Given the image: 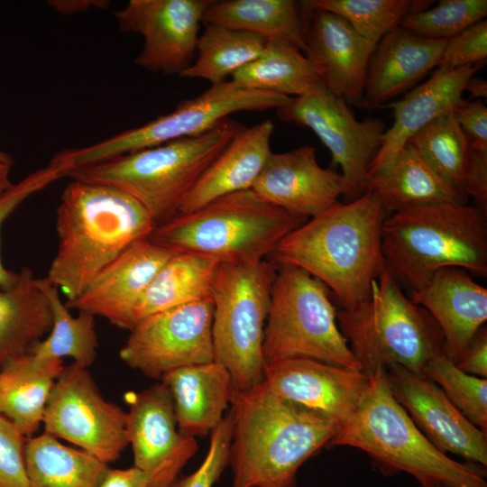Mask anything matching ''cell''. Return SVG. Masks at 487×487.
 <instances>
[{"instance_id":"6da1fadb","label":"cell","mask_w":487,"mask_h":487,"mask_svg":"<svg viewBox=\"0 0 487 487\" xmlns=\"http://www.w3.org/2000/svg\"><path fill=\"white\" fill-rule=\"evenodd\" d=\"M387 216L375 195L366 191L308 219L271 256L323 282L339 308H354L370 299L372 281L386 270L381 229Z\"/></svg>"},{"instance_id":"7a4b0ae2","label":"cell","mask_w":487,"mask_h":487,"mask_svg":"<svg viewBox=\"0 0 487 487\" xmlns=\"http://www.w3.org/2000/svg\"><path fill=\"white\" fill-rule=\"evenodd\" d=\"M230 410L232 487H296L301 465L340 427L278 396L264 381L234 391Z\"/></svg>"},{"instance_id":"3957f363","label":"cell","mask_w":487,"mask_h":487,"mask_svg":"<svg viewBox=\"0 0 487 487\" xmlns=\"http://www.w3.org/2000/svg\"><path fill=\"white\" fill-rule=\"evenodd\" d=\"M155 226L129 194L73 179L57 208L58 250L45 278L72 300L129 245L149 238Z\"/></svg>"},{"instance_id":"277c9868","label":"cell","mask_w":487,"mask_h":487,"mask_svg":"<svg viewBox=\"0 0 487 487\" xmlns=\"http://www.w3.org/2000/svg\"><path fill=\"white\" fill-rule=\"evenodd\" d=\"M385 268L410 294L440 269L487 276V214L467 204L438 203L389 215L382 225Z\"/></svg>"},{"instance_id":"5b68a950","label":"cell","mask_w":487,"mask_h":487,"mask_svg":"<svg viewBox=\"0 0 487 487\" xmlns=\"http://www.w3.org/2000/svg\"><path fill=\"white\" fill-rule=\"evenodd\" d=\"M368 388L353 416L327 446L366 452L382 469L405 472L424 487H487L480 465L460 463L437 449L395 400L385 367L368 375Z\"/></svg>"},{"instance_id":"8992f818","label":"cell","mask_w":487,"mask_h":487,"mask_svg":"<svg viewBox=\"0 0 487 487\" xmlns=\"http://www.w3.org/2000/svg\"><path fill=\"white\" fill-rule=\"evenodd\" d=\"M243 126L226 118L198 135L73 168L65 176L129 194L158 225L178 215L199 178Z\"/></svg>"},{"instance_id":"52a82bcc","label":"cell","mask_w":487,"mask_h":487,"mask_svg":"<svg viewBox=\"0 0 487 487\" xmlns=\"http://www.w3.org/2000/svg\"><path fill=\"white\" fill-rule=\"evenodd\" d=\"M308 219L261 199L252 189L218 198L155 226L149 239L174 251L204 253L221 262L271 256Z\"/></svg>"},{"instance_id":"ba28073f","label":"cell","mask_w":487,"mask_h":487,"mask_svg":"<svg viewBox=\"0 0 487 487\" xmlns=\"http://www.w3.org/2000/svg\"><path fill=\"white\" fill-rule=\"evenodd\" d=\"M338 327L366 375L379 367L400 365L421 376L427 363L444 352L433 317L414 303L385 270L372 283L368 300L336 311Z\"/></svg>"},{"instance_id":"9c48e42d","label":"cell","mask_w":487,"mask_h":487,"mask_svg":"<svg viewBox=\"0 0 487 487\" xmlns=\"http://www.w3.org/2000/svg\"><path fill=\"white\" fill-rule=\"evenodd\" d=\"M330 293L306 271L278 264L263 334L265 366L308 358L362 372L338 327Z\"/></svg>"},{"instance_id":"30bf717a","label":"cell","mask_w":487,"mask_h":487,"mask_svg":"<svg viewBox=\"0 0 487 487\" xmlns=\"http://www.w3.org/2000/svg\"><path fill=\"white\" fill-rule=\"evenodd\" d=\"M275 262H220L212 288L214 360L229 372L235 391L262 383L264 327Z\"/></svg>"},{"instance_id":"8fae6325","label":"cell","mask_w":487,"mask_h":487,"mask_svg":"<svg viewBox=\"0 0 487 487\" xmlns=\"http://www.w3.org/2000/svg\"><path fill=\"white\" fill-rule=\"evenodd\" d=\"M291 97L242 87L232 80L213 84L198 96L145 124L119 133L89 146L65 149L51 162L70 169L97 163L170 141L203 133L232 114L280 108ZM66 171V172H67Z\"/></svg>"},{"instance_id":"7c38bea8","label":"cell","mask_w":487,"mask_h":487,"mask_svg":"<svg viewBox=\"0 0 487 487\" xmlns=\"http://www.w3.org/2000/svg\"><path fill=\"white\" fill-rule=\"evenodd\" d=\"M277 115L282 121L309 128L328 149L333 164L342 170L345 203L366 192L370 167L386 131L382 120H357L348 104L320 81L305 94L291 97L277 109Z\"/></svg>"},{"instance_id":"4fadbf2b","label":"cell","mask_w":487,"mask_h":487,"mask_svg":"<svg viewBox=\"0 0 487 487\" xmlns=\"http://www.w3.org/2000/svg\"><path fill=\"white\" fill-rule=\"evenodd\" d=\"M44 432L64 439L108 464L129 446L126 412L106 400L87 368L76 363L64 366L48 398Z\"/></svg>"},{"instance_id":"5bb4252c","label":"cell","mask_w":487,"mask_h":487,"mask_svg":"<svg viewBox=\"0 0 487 487\" xmlns=\"http://www.w3.org/2000/svg\"><path fill=\"white\" fill-rule=\"evenodd\" d=\"M212 317V299L152 314L130 330L119 356L130 368L160 381L173 370L214 361Z\"/></svg>"},{"instance_id":"9a60e30c","label":"cell","mask_w":487,"mask_h":487,"mask_svg":"<svg viewBox=\"0 0 487 487\" xmlns=\"http://www.w3.org/2000/svg\"><path fill=\"white\" fill-rule=\"evenodd\" d=\"M213 0H130L114 13L120 31L142 36L134 63L147 70L179 75L192 64L203 18Z\"/></svg>"},{"instance_id":"2e32d148","label":"cell","mask_w":487,"mask_h":487,"mask_svg":"<svg viewBox=\"0 0 487 487\" xmlns=\"http://www.w3.org/2000/svg\"><path fill=\"white\" fill-rule=\"evenodd\" d=\"M391 391L423 435L441 452L487 465V433L473 425L433 381L400 365L385 367Z\"/></svg>"},{"instance_id":"e0dca14e","label":"cell","mask_w":487,"mask_h":487,"mask_svg":"<svg viewBox=\"0 0 487 487\" xmlns=\"http://www.w3.org/2000/svg\"><path fill=\"white\" fill-rule=\"evenodd\" d=\"M126 434L134 466L172 487L184 465L196 454V438L178 429L172 397L157 382L127 397Z\"/></svg>"},{"instance_id":"ac0fdd59","label":"cell","mask_w":487,"mask_h":487,"mask_svg":"<svg viewBox=\"0 0 487 487\" xmlns=\"http://www.w3.org/2000/svg\"><path fill=\"white\" fill-rule=\"evenodd\" d=\"M177 251L141 239L106 266L79 296L67 300L69 309L87 312L122 329L135 326V311L153 278Z\"/></svg>"},{"instance_id":"d6986e66","label":"cell","mask_w":487,"mask_h":487,"mask_svg":"<svg viewBox=\"0 0 487 487\" xmlns=\"http://www.w3.org/2000/svg\"><path fill=\"white\" fill-rule=\"evenodd\" d=\"M305 6L304 54L319 81L347 104L362 106L367 69L375 43L362 37L340 16Z\"/></svg>"},{"instance_id":"ffe728a7","label":"cell","mask_w":487,"mask_h":487,"mask_svg":"<svg viewBox=\"0 0 487 487\" xmlns=\"http://www.w3.org/2000/svg\"><path fill=\"white\" fill-rule=\"evenodd\" d=\"M263 381L282 399L341 426L355 412L369 377L361 371L295 358L266 365Z\"/></svg>"},{"instance_id":"44dd1931","label":"cell","mask_w":487,"mask_h":487,"mask_svg":"<svg viewBox=\"0 0 487 487\" xmlns=\"http://www.w3.org/2000/svg\"><path fill=\"white\" fill-rule=\"evenodd\" d=\"M316 148L303 145L270 154L251 188L261 199L309 219L338 202L345 182L341 174L321 167Z\"/></svg>"},{"instance_id":"7402d4cb","label":"cell","mask_w":487,"mask_h":487,"mask_svg":"<svg viewBox=\"0 0 487 487\" xmlns=\"http://www.w3.org/2000/svg\"><path fill=\"white\" fill-rule=\"evenodd\" d=\"M438 325L444 354L455 363L487 320V289L460 268L438 270L419 290L409 295Z\"/></svg>"},{"instance_id":"603a6c76","label":"cell","mask_w":487,"mask_h":487,"mask_svg":"<svg viewBox=\"0 0 487 487\" xmlns=\"http://www.w3.org/2000/svg\"><path fill=\"white\" fill-rule=\"evenodd\" d=\"M480 66L451 70L437 69L403 98L384 106L392 110L394 121L384 133L381 146L370 167V177L385 171L415 133L436 118L453 112L464 101L465 85Z\"/></svg>"},{"instance_id":"cb8c5ba5","label":"cell","mask_w":487,"mask_h":487,"mask_svg":"<svg viewBox=\"0 0 487 487\" xmlns=\"http://www.w3.org/2000/svg\"><path fill=\"white\" fill-rule=\"evenodd\" d=\"M446 40L416 35L397 26L375 45L362 107H382L436 67Z\"/></svg>"},{"instance_id":"d4e9b609","label":"cell","mask_w":487,"mask_h":487,"mask_svg":"<svg viewBox=\"0 0 487 487\" xmlns=\"http://www.w3.org/2000/svg\"><path fill=\"white\" fill-rule=\"evenodd\" d=\"M273 130L271 120L250 127L244 125L199 178L178 215L193 212L218 198L251 189L271 153Z\"/></svg>"},{"instance_id":"484cf974","label":"cell","mask_w":487,"mask_h":487,"mask_svg":"<svg viewBox=\"0 0 487 487\" xmlns=\"http://www.w3.org/2000/svg\"><path fill=\"white\" fill-rule=\"evenodd\" d=\"M161 381L172 397L179 432L194 438L221 423L235 391L229 372L215 360L173 370Z\"/></svg>"},{"instance_id":"4316f807","label":"cell","mask_w":487,"mask_h":487,"mask_svg":"<svg viewBox=\"0 0 487 487\" xmlns=\"http://www.w3.org/2000/svg\"><path fill=\"white\" fill-rule=\"evenodd\" d=\"M63 368L61 359L28 353L0 369V412L25 438L42 423L48 398Z\"/></svg>"},{"instance_id":"83f0119b","label":"cell","mask_w":487,"mask_h":487,"mask_svg":"<svg viewBox=\"0 0 487 487\" xmlns=\"http://www.w3.org/2000/svg\"><path fill=\"white\" fill-rule=\"evenodd\" d=\"M366 191L375 195L388 216L425 205L467 203L409 142L385 171L370 177Z\"/></svg>"},{"instance_id":"f1b7e54d","label":"cell","mask_w":487,"mask_h":487,"mask_svg":"<svg viewBox=\"0 0 487 487\" xmlns=\"http://www.w3.org/2000/svg\"><path fill=\"white\" fill-rule=\"evenodd\" d=\"M36 279L32 270L23 267L12 288L0 289V369L30 353L51 331L50 303Z\"/></svg>"},{"instance_id":"f546056e","label":"cell","mask_w":487,"mask_h":487,"mask_svg":"<svg viewBox=\"0 0 487 487\" xmlns=\"http://www.w3.org/2000/svg\"><path fill=\"white\" fill-rule=\"evenodd\" d=\"M220 261L204 253L179 251L160 269L135 311V325L144 317L177 306L211 299Z\"/></svg>"},{"instance_id":"4dcf8cb0","label":"cell","mask_w":487,"mask_h":487,"mask_svg":"<svg viewBox=\"0 0 487 487\" xmlns=\"http://www.w3.org/2000/svg\"><path fill=\"white\" fill-rule=\"evenodd\" d=\"M203 23L247 32L294 45L305 52V27L293 0H213Z\"/></svg>"},{"instance_id":"1f68e13d","label":"cell","mask_w":487,"mask_h":487,"mask_svg":"<svg viewBox=\"0 0 487 487\" xmlns=\"http://www.w3.org/2000/svg\"><path fill=\"white\" fill-rule=\"evenodd\" d=\"M24 464L28 487H97L108 468L46 432L26 438Z\"/></svg>"},{"instance_id":"d6a6232c","label":"cell","mask_w":487,"mask_h":487,"mask_svg":"<svg viewBox=\"0 0 487 487\" xmlns=\"http://www.w3.org/2000/svg\"><path fill=\"white\" fill-rule=\"evenodd\" d=\"M231 80L242 87L299 96L319 81L304 52L289 43L267 41L262 53Z\"/></svg>"},{"instance_id":"836d02e7","label":"cell","mask_w":487,"mask_h":487,"mask_svg":"<svg viewBox=\"0 0 487 487\" xmlns=\"http://www.w3.org/2000/svg\"><path fill=\"white\" fill-rule=\"evenodd\" d=\"M204 32L197 43L196 57L180 77L202 78L213 84L226 80L255 60L267 40L247 32L203 23Z\"/></svg>"},{"instance_id":"e575fe53","label":"cell","mask_w":487,"mask_h":487,"mask_svg":"<svg viewBox=\"0 0 487 487\" xmlns=\"http://www.w3.org/2000/svg\"><path fill=\"white\" fill-rule=\"evenodd\" d=\"M36 281L49 300L52 326L48 336L34 345L30 353L49 359L70 357L74 363L88 368L97 354L95 316L80 311L74 317L61 302L57 286L46 278Z\"/></svg>"},{"instance_id":"d590c367","label":"cell","mask_w":487,"mask_h":487,"mask_svg":"<svg viewBox=\"0 0 487 487\" xmlns=\"http://www.w3.org/2000/svg\"><path fill=\"white\" fill-rule=\"evenodd\" d=\"M409 142L430 167L463 198L471 157L470 142L454 112L445 114L415 133Z\"/></svg>"},{"instance_id":"8d00e7d4","label":"cell","mask_w":487,"mask_h":487,"mask_svg":"<svg viewBox=\"0 0 487 487\" xmlns=\"http://www.w3.org/2000/svg\"><path fill=\"white\" fill-rule=\"evenodd\" d=\"M312 7L331 12L345 21L362 37L377 43L399 26L409 14L427 8L431 1L418 0H313Z\"/></svg>"},{"instance_id":"74e56055","label":"cell","mask_w":487,"mask_h":487,"mask_svg":"<svg viewBox=\"0 0 487 487\" xmlns=\"http://www.w3.org/2000/svg\"><path fill=\"white\" fill-rule=\"evenodd\" d=\"M422 377L436 383L476 427L487 431V379L463 372L444 352L425 366Z\"/></svg>"},{"instance_id":"f35d334b","label":"cell","mask_w":487,"mask_h":487,"mask_svg":"<svg viewBox=\"0 0 487 487\" xmlns=\"http://www.w3.org/2000/svg\"><path fill=\"white\" fill-rule=\"evenodd\" d=\"M486 15V0H442L407 14L399 26L424 38L448 40Z\"/></svg>"},{"instance_id":"ab89813d","label":"cell","mask_w":487,"mask_h":487,"mask_svg":"<svg viewBox=\"0 0 487 487\" xmlns=\"http://www.w3.org/2000/svg\"><path fill=\"white\" fill-rule=\"evenodd\" d=\"M67 169L50 162L47 167L37 170L0 197V230L5 219L29 197L65 177ZM19 278V272L5 269L0 259V289L12 288Z\"/></svg>"},{"instance_id":"60d3db41","label":"cell","mask_w":487,"mask_h":487,"mask_svg":"<svg viewBox=\"0 0 487 487\" xmlns=\"http://www.w3.org/2000/svg\"><path fill=\"white\" fill-rule=\"evenodd\" d=\"M233 432V416L229 410L221 423L210 433L207 455L198 468L176 481L172 487H213L228 466V456Z\"/></svg>"},{"instance_id":"b9f144b4","label":"cell","mask_w":487,"mask_h":487,"mask_svg":"<svg viewBox=\"0 0 487 487\" xmlns=\"http://www.w3.org/2000/svg\"><path fill=\"white\" fill-rule=\"evenodd\" d=\"M487 57V21L482 20L446 40L436 67L451 70L479 65Z\"/></svg>"},{"instance_id":"7bdbcfd3","label":"cell","mask_w":487,"mask_h":487,"mask_svg":"<svg viewBox=\"0 0 487 487\" xmlns=\"http://www.w3.org/2000/svg\"><path fill=\"white\" fill-rule=\"evenodd\" d=\"M25 441L14 423L0 412V487H28Z\"/></svg>"},{"instance_id":"ee69618b","label":"cell","mask_w":487,"mask_h":487,"mask_svg":"<svg viewBox=\"0 0 487 487\" xmlns=\"http://www.w3.org/2000/svg\"><path fill=\"white\" fill-rule=\"evenodd\" d=\"M472 150L487 152V107L481 99L458 105L453 111Z\"/></svg>"},{"instance_id":"f6af8a7d","label":"cell","mask_w":487,"mask_h":487,"mask_svg":"<svg viewBox=\"0 0 487 487\" xmlns=\"http://www.w3.org/2000/svg\"><path fill=\"white\" fill-rule=\"evenodd\" d=\"M464 193L487 214V152L472 150L464 178Z\"/></svg>"},{"instance_id":"bcb514c9","label":"cell","mask_w":487,"mask_h":487,"mask_svg":"<svg viewBox=\"0 0 487 487\" xmlns=\"http://www.w3.org/2000/svg\"><path fill=\"white\" fill-rule=\"evenodd\" d=\"M455 364L464 372L481 378L487 377V328L485 325L476 332Z\"/></svg>"},{"instance_id":"7dc6e473","label":"cell","mask_w":487,"mask_h":487,"mask_svg":"<svg viewBox=\"0 0 487 487\" xmlns=\"http://www.w3.org/2000/svg\"><path fill=\"white\" fill-rule=\"evenodd\" d=\"M97 487H162L151 473L136 466L107 468Z\"/></svg>"},{"instance_id":"c3c4849f","label":"cell","mask_w":487,"mask_h":487,"mask_svg":"<svg viewBox=\"0 0 487 487\" xmlns=\"http://www.w3.org/2000/svg\"><path fill=\"white\" fill-rule=\"evenodd\" d=\"M109 1L106 0H50L47 4L62 14L85 13L93 8L106 9Z\"/></svg>"},{"instance_id":"681fc988","label":"cell","mask_w":487,"mask_h":487,"mask_svg":"<svg viewBox=\"0 0 487 487\" xmlns=\"http://www.w3.org/2000/svg\"><path fill=\"white\" fill-rule=\"evenodd\" d=\"M464 91L470 93L471 97L480 99L487 96V82L483 78L473 76L466 83Z\"/></svg>"},{"instance_id":"f907efd6","label":"cell","mask_w":487,"mask_h":487,"mask_svg":"<svg viewBox=\"0 0 487 487\" xmlns=\"http://www.w3.org/2000/svg\"><path fill=\"white\" fill-rule=\"evenodd\" d=\"M11 168L0 167V197L14 185L10 180Z\"/></svg>"},{"instance_id":"816d5d0a","label":"cell","mask_w":487,"mask_h":487,"mask_svg":"<svg viewBox=\"0 0 487 487\" xmlns=\"http://www.w3.org/2000/svg\"><path fill=\"white\" fill-rule=\"evenodd\" d=\"M14 162V161L9 153L0 150V167L12 168Z\"/></svg>"},{"instance_id":"f5cc1de1","label":"cell","mask_w":487,"mask_h":487,"mask_svg":"<svg viewBox=\"0 0 487 487\" xmlns=\"http://www.w3.org/2000/svg\"><path fill=\"white\" fill-rule=\"evenodd\" d=\"M419 487H424V486H420V485H419ZM433 487H441V486H433Z\"/></svg>"}]
</instances>
